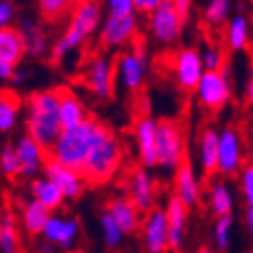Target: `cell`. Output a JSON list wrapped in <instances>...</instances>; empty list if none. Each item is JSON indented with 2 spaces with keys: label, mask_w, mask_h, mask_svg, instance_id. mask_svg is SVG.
<instances>
[{
  "label": "cell",
  "mask_w": 253,
  "mask_h": 253,
  "mask_svg": "<svg viewBox=\"0 0 253 253\" xmlns=\"http://www.w3.org/2000/svg\"><path fill=\"white\" fill-rule=\"evenodd\" d=\"M251 41V23L249 18L239 12L233 14L227 20V29H225V43L233 53H241L249 47Z\"/></svg>",
  "instance_id": "31"
},
{
  "label": "cell",
  "mask_w": 253,
  "mask_h": 253,
  "mask_svg": "<svg viewBox=\"0 0 253 253\" xmlns=\"http://www.w3.org/2000/svg\"><path fill=\"white\" fill-rule=\"evenodd\" d=\"M156 156V168L166 174H174L176 168L186 160V134L180 122L170 118L158 120Z\"/></svg>",
  "instance_id": "6"
},
{
  "label": "cell",
  "mask_w": 253,
  "mask_h": 253,
  "mask_svg": "<svg viewBox=\"0 0 253 253\" xmlns=\"http://www.w3.org/2000/svg\"><path fill=\"white\" fill-rule=\"evenodd\" d=\"M23 249V229L16 225L10 209L0 207V253H16Z\"/></svg>",
  "instance_id": "30"
},
{
  "label": "cell",
  "mask_w": 253,
  "mask_h": 253,
  "mask_svg": "<svg viewBox=\"0 0 253 253\" xmlns=\"http://www.w3.org/2000/svg\"><path fill=\"white\" fill-rule=\"evenodd\" d=\"M172 2L178 6V10L182 12V16L188 20V16H191V10H193V0H172Z\"/></svg>",
  "instance_id": "46"
},
{
  "label": "cell",
  "mask_w": 253,
  "mask_h": 253,
  "mask_svg": "<svg viewBox=\"0 0 253 253\" xmlns=\"http://www.w3.org/2000/svg\"><path fill=\"white\" fill-rule=\"evenodd\" d=\"M16 154L20 158V166H23V176L25 178H35L39 174H43L45 162L49 160V150L45 146H41L31 134H20L14 142Z\"/></svg>",
  "instance_id": "19"
},
{
  "label": "cell",
  "mask_w": 253,
  "mask_h": 253,
  "mask_svg": "<svg viewBox=\"0 0 253 253\" xmlns=\"http://www.w3.org/2000/svg\"><path fill=\"white\" fill-rule=\"evenodd\" d=\"M25 57L27 47L18 27H0V59L12 63V65H23Z\"/></svg>",
  "instance_id": "27"
},
{
  "label": "cell",
  "mask_w": 253,
  "mask_h": 253,
  "mask_svg": "<svg viewBox=\"0 0 253 253\" xmlns=\"http://www.w3.org/2000/svg\"><path fill=\"white\" fill-rule=\"evenodd\" d=\"M0 174L8 180L23 176V166H20V158L16 154L14 144H8V146L0 148Z\"/></svg>",
  "instance_id": "36"
},
{
  "label": "cell",
  "mask_w": 253,
  "mask_h": 253,
  "mask_svg": "<svg viewBox=\"0 0 253 253\" xmlns=\"http://www.w3.org/2000/svg\"><path fill=\"white\" fill-rule=\"evenodd\" d=\"M43 239L53 243L59 251H71L79 245L81 239V223L67 213L53 211L45 229H43Z\"/></svg>",
  "instance_id": "13"
},
{
  "label": "cell",
  "mask_w": 253,
  "mask_h": 253,
  "mask_svg": "<svg viewBox=\"0 0 253 253\" xmlns=\"http://www.w3.org/2000/svg\"><path fill=\"white\" fill-rule=\"evenodd\" d=\"M16 27L23 35L25 47H27V57L33 59H45L51 53L53 41L49 37V31L45 27L43 18H33V16H18Z\"/></svg>",
  "instance_id": "17"
},
{
  "label": "cell",
  "mask_w": 253,
  "mask_h": 253,
  "mask_svg": "<svg viewBox=\"0 0 253 253\" xmlns=\"http://www.w3.org/2000/svg\"><path fill=\"white\" fill-rule=\"evenodd\" d=\"M219 164V132L215 128H203L197 138V166L205 178L217 174Z\"/></svg>",
  "instance_id": "22"
},
{
  "label": "cell",
  "mask_w": 253,
  "mask_h": 253,
  "mask_svg": "<svg viewBox=\"0 0 253 253\" xmlns=\"http://www.w3.org/2000/svg\"><path fill=\"white\" fill-rule=\"evenodd\" d=\"M243 221H245V231H247V237H249V241L253 243V205H247V207H245Z\"/></svg>",
  "instance_id": "43"
},
{
  "label": "cell",
  "mask_w": 253,
  "mask_h": 253,
  "mask_svg": "<svg viewBox=\"0 0 253 253\" xmlns=\"http://www.w3.org/2000/svg\"><path fill=\"white\" fill-rule=\"evenodd\" d=\"M23 122H25V132L31 134L41 146L51 150L63 132L61 110H59V87H47L31 93L25 99Z\"/></svg>",
  "instance_id": "2"
},
{
  "label": "cell",
  "mask_w": 253,
  "mask_h": 253,
  "mask_svg": "<svg viewBox=\"0 0 253 253\" xmlns=\"http://www.w3.org/2000/svg\"><path fill=\"white\" fill-rule=\"evenodd\" d=\"M233 225H235L233 213L219 215L215 219V225H213V245H215V249L227 251L231 247V241H233Z\"/></svg>",
  "instance_id": "35"
},
{
  "label": "cell",
  "mask_w": 253,
  "mask_h": 253,
  "mask_svg": "<svg viewBox=\"0 0 253 253\" xmlns=\"http://www.w3.org/2000/svg\"><path fill=\"white\" fill-rule=\"evenodd\" d=\"M136 2V8L142 12V14H146V12H150L152 8H156L162 0H134Z\"/></svg>",
  "instance_id": "45"
},
{
  "label": "cell",
  "mask_w": 253,
  "mask_h": 253,
  "mask_svg": "<svg viewBox=\"0 0 253 253\" xmlns=\"http://www.w3.org/2000/svg\"><path fill=\"white\" fill-rule=\"evenodd\" d=\"M97 2H103V0H97Z\"/></svg>",
  "instance_id": "47"
},
{
  "label": "cell",
  "mask_w": 253,
  "mask_h": 253,
  "mask_svg": "<svg viewBox=\"0 0 253 253\" xmlns=\"http://www.w3.org/2000/svg\"><path fill=\"white\" fill-rule=\"evenodd\" d=\"M245 101L247 105L253 110V59H251V65H249V75H247V87H245Z\"/></svg>",
  "instance_id": "44"
},
{
  "label": "cell",
  "mask_w": 253,
  "mask_h": 253,
  "mask_svg": "<svg viewBox=\"0 0 253 253\" xmlns=\"http://www.w3.org/2000/svg\"><path fill=\"white\" fill-rule=\"evenodd\" d=\"M166 217H168V251H180L186 241L188 229V211L191 207L184 205L178 195H170L164 203Z\"/></svg>",
  "instance_id": "20"
},
{
  "label": "cell",
  "mask_w": 253,
  "mask_h": 253,
  "mask_svg": "<svg viewBox=\"0 0 253 253\" xmlns=\"http://www.w3.org/2000/svg\"><path fill=\"white\" fill-rule=\"evenodd\" d=\"M207 203H209L211 213H213L215 217L233 213V209H235V193H233V188H231V184L225 180V176L221 180H213L209 184Z\"/></svg>",
  "instance_id": "28"
},
{
  "label": "cell",
  "mask_w": 253,
  "mask_h": 253,
  "mask_svg": "<svg viewBox=\"0 0 253 253\" xmlns=\"http://www.w3.org/2000/svg\"><path fill=\"white\" fill-rule=\"evenodd\" d=\"M233 16V0H209L203 8V20L209 27H223Z\"/></svg>",
  "instance_id": "34"
},
{
  "label": "cell",
  "mask_w": 253,
  "mask_h": 253,
  "mask_svg": "<svg viewBox=\"0 0 253 253\" xmlns=\"http://www.w3.org/2000/svg\"><path fill=\"white\" fill-rule=\"evenodd\" d=\"M31 79V71L29 69H25V67H16L14 69V75H12V79H10V85L12 87H18V85H25V83Z\"/></svg>",
  "instance_id": "42"
},
{
  "label": "cell",
  "mask_w": 253,
  "mask_h": 253,
  "mask_svg": "<svg viewBox=\"0 0 253 253\" xmlns=\"http://www.w3.org/2000/svg\"><path fill=\"white\" fill-rule=\"evenodd\" d=\"M195 99L207 112H221L231 99V81L225 69L209 71L205 69L199 85L195 89Z\"/></svg>",
  "instance_id": "10"
},
{
  "label": "cell",
  "mask_w": 253,
  "mask_h": 253,
  "mask_svg": "<svg viewBox=\"0 0 253 253\" xmlns=\"http://www.w3.org/2000/svg\"><path fill=\"white\" fill-rule=\"evenodd\" d=\"M170 67H172L176 85L184 93H195L199 81L205 73V63H203L201 51L197 47H182L174 51Z\"/></svg>",
  "instance_id": "12"
},
{
  "label": "cell",
  "mask_w": 253,
  "mask_h": 253,
  "mask_svg": "<svg viewBox=\"0 0 253 253\" xmlns=\"http://www.w3.org/2000/svg\"><path fill=\"white\" fill-rule=\"evenodd\" d=\"M101 128H103V122H99L93 116H89L79 126H73V128H63L61 136L57 138L53 148L49 150V156L71 166V168L81 170L83 162H85V158L91 150L93 142L97 140Z\"/></svg>",
  "instance_id": "4"
},
{
  "label": "cell",
  "mask_w": 253,
  "mask_h": 253,
  "mask_svg": "<svg viewBox=\"0 0 253 253\" xmlns=\"http://www.w3.org/2000/svg\"><path fill=\"white\" fill-rule=\"evenodd\" d=\"M25 103L12 89H0V136L16 130Z\"/></svg>",
  "instance_id": "29"
},
{
  "label": "cell",
  "mask_w": 253,
  "mask_h": 253,
  "mask_svg": "<svg viewBox=\"0 0 253 253\" xmlns=\"http://www.w3.org/2000/svg\"><path fill=\"white\" fill-rule=\"evenodd\" d=\"M237 176H239V191H241L245 207L253 205V162L245 164Z\"/></svg>",
  "instance_id": "37"
},
{
  "label": "cell",
  "mask_w": 253,
  "mask_h": 253,
  "mask_svg": "<svg viewBox=\"0 0 253 253\" xmlns=\"http://www.w3.org/2000/svg\"><path fill=\"white\" fill-rule=\"evenodd\" d=\"M138 10L134 0H103V12L108 14H124Z\"/></svg>",
  "instance_id": "40"
},
{
  "label": "cell",
  "mask_w": 253,
  "mask_h": 253,
  "mask_svg": "<svg viewBox=\"0 0 253 253\" xmlns=\"http://www.w3.org/2000/svg\"><path fill=\"white\" fill-rule=\"evenodd\" d=\"M105 209L114 215V219L120 223V227L124 229L126 235H136L140 233V225H142V217L144 213L136 207V203L128 197V195H120V197H112L105 205Z\"/></svg>",
  "instance_id": "23"
},
{
  "label": "cell",
  "mask_w": 253,
  "mask_h": 253,
  "mask_svg": "<svg viewBox=\"0 0 253 253\" xmlns=\"http://www.w3.org/2000/svg\"><path fill=\"white\" fill-rule=\"evenodd\" d=\"M79 0H35L39 16L49 25H57L67 20Z\"/></svg>",
  "instance_id": "32"
},
{
  "label": "cell",
  "mask_w": 253,
  "mask_h": 253,
  "mask_svg": "<svg viewBox=\"0 0 253 253\" xmlns=\"http://www.w3.org/2000/svg\"><path fill=\"white\" fill-rule=\"evenodd\" d=\"M83 85L89 89V93L101 101H108L114 97L116 91V59H112L108 53H95L81 73Z\"/></svg>",
  "instance_id": "9"
},
{
  "label": "cell",
  "mask_w": 253,
  "mask_h": 253,
  "mask_svg": "<svg viewBox=\"0 0 253 253\" xmlns=\"http://www.w3.org/2000/svg\"><path fill=\"white\" fill-rule=\"evenodd\" d=\"M150 170L152 168H146L140 164L126 174V195L136 203V207L142 213L156 207V199H158V184Z\"/></svg>",
  "instance_id": "14"
},
{
  "label": "cell",
  "mask_w": 253,
  "mask_h": 253,
  "mask_svg": "<svg viewBox=\"0 0 253 253\" xmlns=\"http://www.w3.org/2000/svg\"><path fill=\"white\" fill-rule=\"evenodd\" d=\"M142 247L148 253L168 251V217L164 207H152L146 211L140 225Z\"/></svg>",
  "instance_id": "15"
},
{
  "label": "cell",
  "mask_w": 253,
  "mask_h": 253,
  "mask_svg": "<svg viewBox=\"0 0 253 253\" xmlns=\"http://www.w3.org/2000/svg\"><path fill=\"white\" fill-rule=\"evenodd\" d=\"M203 55V63H205V69L209 71H219L225 67V53L219 47H207L205 51H201Z\"/></svg>",
  "instance_id": "38"
},
{
  "label": "cell",
  "mask_w": 253,
  "mask_h": 253,
  "mask_svg": "<svg viewBox=\"0 0 253 253\" xmlns=\"http://www.w3.org/2000/svg\"><path fill=\"white\" fill-rule=\"evenodd\" d=\"M103 18V2L97 0H79L69 14L65 29L53 41L49 59L55 65H67V61L85 49V45L97 35Z\"/></svg>",
  "instance_id": "1"
},
{
  "label": "cell",
  "mask_w": 253,
  "mask_h": 253,
  "mask_svg": "<svg viewBox=\"0 0 253 253\" xmlns=\"http://www.w3.org/2000/svg\"><path fill=\"white\" fill-rule=\"evenodd\" d=\"M29 193H31L33 199H37L39 203H43L51 211H61L63 205H65V201H67L65 195L61 193V188L45 174H39V176L31 178Z\"/></svg>",
  "instance_id": "26"
},
{
  "label": "cell",
  "mask_w": 253,
  "mask_h": 253,
  "mask_svg": "<svg viewBox=\"0 0 253 253\" xmlns=\"http://www.w3.org/2000/svg\"><path fill=\"white\" fill-rule=\"evenodd\" d=\"M59 110H61V122L63 128H73L85 122L89 118V110L85 101H83L71 87L59 85Z\"/></svg>",
  "instance_id": "25"
},
{
  "label": "cell",
  "mask_w": 253,
  "mask_h": 253,
  "mask_svg": "<svg viewBox=\"0 0 253 253\" xmlns=\"http://www.w3.org/2000/svg\"><path fill=\"white\" fill-rule=\"evenodd\" d=\"M186 25V18L178 10L172 0H162V2L146 12V33L160 47H172L178 43Z\"/></svg>",
  "instance_id": "7"
},
{
  "label": "cell",
  "mask_w": 253,
  "mask_h": 253,
  "mask_svg": "<svg viewBox=\"0 0 253 253\" xmlns=\"http://www.w3.org/2000/svg\"><path fill=\"white\" fill-rule=\"evenodd\" d=\"M43 174L49 176L59 188L61 193L65 195L67 201H77L81 199V195L85 193V186L89 184L85 180V176H83L81 170H77V168H71L67 164H63L55 158L49 156V160L45 162V168H43Z\"/></svg>",
  "instance_id": "16"
},
{
  "label": "cell",
  "mask_w": 253,
  "mask_h": 253,
  "mask_svg": "<svg viewBox=\"0 0 253 253\" xmlns=\"http://www.w3.org/2000/svg\"><path fill=\"white\" fill-rule=\"evenodd\" d=\"M51 213H53L51 209H47L43 203H39L37 199L31 197L20 207V229H23V235L29 239H39L43 235V229Z\"/></svg>",
  "instance_id": "24"
},
{
  "label": "cell",
  "mask_w": 253,
  "mask_h": 253,
  "mask_svg": "<svg viewBox=\"0 0 253 253\" xmlns=\"http://www.w3.org/2000/svg\"><path fill=\"white\" fill-rule=\"evenodd\" d=\"M140 10L108 14L103 12L101 25L97 31V45L103 51H124L138 43L140 35Z\"/></svg>",
  "instance_id": "5"
},
{
  "label": "cell",
  "mask_w": 253,
  "mask_h": 253,
  "mask_svg": "<svg viewBox=\"0 0 253 253\" xmlns=\"http://www.w3.org/2000/svg\"><path fill=\"white\" fill-rule=\"evenodd\" d=\"M16 67H18V65H12V63L0 59V85H4V83H10V79H12Z\"/></svg>",
  "instance_id": "41"
},
{
  "label": "cell",
  "mask_w": 253,
  "mask_h": 253,
  "mask_svg": "<svg viewBox=\"0 0 253 253\" xmlns=\"http://www.w3.org/2000/svg\"><path fill=\"white\" fill-rule=\"evenodd\" d=\"M245 166V144L243 136L235 126H227L219 132V176H237Z\"/></svg>",
  "instance_id": "11"
},
{
  "label": "cell",
  "mask_w": 253,
  "mask_h": 253,
  "mask_svg": "<svg viewBox=\"0 0 253 253\" xmlns=\"http://www.w3.org/2000/svg\"><path fill=\"white\" fill-rule=\"evenodd\" d=\"M18 20V10L12 0H0V27H12Z\"/></svg>",
  "instance_id": "39"
},
{
  "label": "cell",
  "mask_w": 253,
  "mask_h": 253,
  "mask_svg": "<svg viewBox=\"0 0 253 253\" xmlns=\"http://www.w3.org/2000/svg\"><path fill=\"white\" fill-rule=\"evenodd\" d=\"M99 229H101L103 247H108V249H118V247H122L124 239L128 237V235L124 233V229L120 227V223L114 219V215L110 213L108 209H103L101 215H99Z\"/></svg>",
  "instance_id": "33"
},
{
  "label": "cell",
  "mask_w": 253,
  "mask_h": 253,
  "mask_svg": "<svg viewBox=\"0 0 253 253\" xmlns=\"http://www.w3.org/2000/svg\"><path fill=\"white\" fill-rule=\"evenodd\" d=\"M174 195H178V199L191 209L203 199V184L191 160H184L174 170Z\"/></svg>",
  "instance_id": "21"
},
{
  "label": "cell",
  "mask_w": 253,
  "mask_h": 253,
  "mask_svg": "<svg viewBox=\"0 0 253 253\" xmlns=\"http://www.w3.org/2000/svg\"><path fill=\"white\" fill-rule=\"evenodd\" d=\"M124 160H126V148L122 140L112 128L103 124L97 140L93 142L85 162H83L81 172L91 186H101L112 182L120 174Z\"/></svg>",
  "instance_id": "3"
},
{
  "label": "cell",
  "mask_w": 253,
  "mask_h": 253,
  "mask_svg": "<svg viewBox=\"0 0 253 253\" xmlns=\"http://www.w3.org/2000/svg\"><path fill=\"white\" fill-rule=\"evenodd\" d=\"M148 71H150V57L140 41L118 53L116 81L126 93H138L146 85Z\"/></svg>",
  "instance_id": "8"
},
{
  "label": "cell",
  "mask_w": 253,
  "mask_h": 253,
  "mask_svg": "<svg viewBox=\"0 0 253 253\" xmlns=\"http://www.w3.org/2000/svg\"><path fill=\"white\" fill-rule=\"evenodd\" d=\"M156 132H158V120L140 114L134 122V144H136V156L138 164L146 168H156Z\"/></svg>",
  "instance_id": "18"
}]
</instances>
